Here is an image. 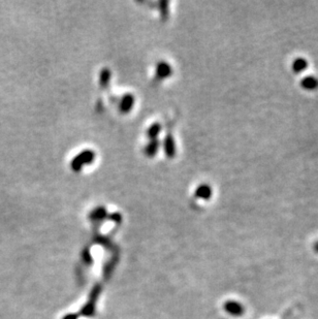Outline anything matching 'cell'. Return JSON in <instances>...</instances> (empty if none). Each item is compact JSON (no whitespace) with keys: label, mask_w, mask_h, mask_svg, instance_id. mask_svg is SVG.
Segmentation results:
<instances>
[{"label":"cell","mask_w":318,"mask_h":319,"mask_svg":"<svg viewBox=\"0 0 318 319\" xmlns=\"http://www.w3.org/2000/svg\"><path fill=\"white\" fill-rule=\"evenodd\" d=\"M301 85L304 89H307V90H313L318 88V79L310 76V77H306L305 79H303Z\"/></svg>","instance_id":"6da1fadb"},{"label":"cell","mask_w":318,"mask_h":319,"mask_svg":"<svg viewBox=\"0 0 318 319\" xmlns=\"http://www.w3.org/2000/svg\"><path fill=\"white\" fill-rule=\"evenodd\" d=\"M308 66V62L304 58H298L295 60L293 64V69L295 73H301L304 69H306Z\"/></svg>","instance_id":"7a4b0ae2"},{"label":"cell","mask_w":318,"mask_h":319,"mask_svg":"<svg viewBox=\"0 0 318 319\" xmlns=\"http://www.w3.org/2000/svg\"><path fill=\"white\" fill-rule=\"evenodd\" d=\"M314 250H315V252L318 253V242L315 243V245H314Z\"/></svg>","instance_id":"3957f363"}]
</instances>
